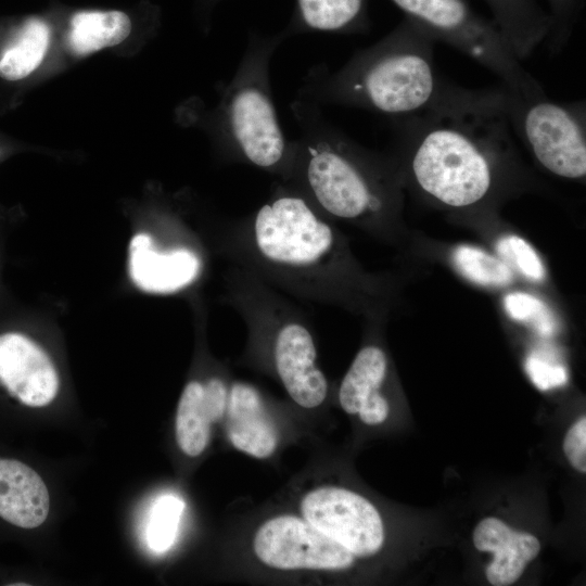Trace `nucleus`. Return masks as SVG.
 <instances>
[{
	"label": "nucleus",
	"instance_id": "17",
	"mask_svg": "<svg viewBox=\"0 0 586 586\" xmlns=\"http://www.w3.org/2000/svg\"><path fill=\"white\" fill-rule=\"evenodd\" d=\"M51 35V27L46 20H26L1 51L0 77L17 81L31 75L49 51Z\"/></svg>",
	"mask_w": 586,
	"mask_h": 586
},
{
	"label": "nucleus",
	"instance_id": "18",
	"mask_svg": "<svg viewBox=\"0 0 586 586\" xmlns=\"http://www.w3.org/2000/svg\"><path fill=\"white\" fill-rule=\"evenodd\" d=\"M204 383L193 380L183 388L176 413V440L179 448L196 457L206 448L211 421L203 406Z\"/></svg>",
	"mask_w": 586,
	"mask_h": 586
},
{
	"label": "nucleus",
	"instance_id": "21",
	"mask_svg": "<svg viewBox=\"0 0 586 586\" xmlns=\"http://www.w3.org/2000/svg\"><path fill=\"white\" fill-rule=\"evenodd\" d=\"M183 501L177 496L167 494L158 497L146 524V542L155 552H164L176 539Z\"/></svg>",
	"mask_w": 586,
	"mask_h": 586
},
{
	"label": "nucleus",
	"instance_id": "14",
	"mask_svg": "<svg viewBox=\"0 0 586 586\" xmlns=\"http://www.w3.org/2000/svg\"><path fill=\"white\" fill-rule=\"evenodd\" d=\"M473 543L477 550L494 553L493 562L486 568L487 581L494 586L517 582L540 550V543L534 535L518 532L494 517L485 518L476 525Z\"/></svg>",
	"mask_w": 586,
	"mask_h": 586
},
{
	"label": "nucleus",
	"instance_id": "12",
	"mask_svg": "<svg viewBox=\"0 0 586 586\" xmlns=\"http://www.w3.org/2000/svg\"><path fill=\"white\" fill-rule=\"evenodd\" d=\"M387 367V357L377 345L364 346L357 353L339 388V402L346 413L358 415L368 425L386 420L390 405L382 387Z\"/></svg>",
	"mask_w": 586,
	"mask_h": 586
},
{
	"label": "nucleus",
	"instance_id": "1",
	"mask_svg": "<svg viewBox=\"0 0 586 586\" xmlns=\"http://www.w3.org/2000/svg\"><path fill=\"white\" fill-rule=\"evenodd\" d=\"M217 245L292 300L369 314L383 304V283L357 265L332 220L280 180L259 207L224 224Z\"/></svg>",
	"mask_w": 586,
	"mask_h": 586
},
{
	"label": "nucleus",
	"instance_id": "7",
	"mask_svg": "<svg viewBox=\"0 0 586 586\" xmlns=\"http://www.w3.org/2000/svg\"><path fill=\"white\" fill-rule=\"evenodd\" d=\"M507 93L511 129L546 171L569 180L586 175L585 101L558 102L546 92L532 97Z\"/></svg>",
	"mask_w": 586,
	"mask_h": 586
},
{
	"label": "nucleus",
	"instance_id": "3",
	"mask_svg": "<svg viewBox=\"0 0 586 586\" xmlns=\"http://www.w3.org/2000/svg\"><path fill=\"white\" fill-rule=\"evenodd\" d=\"M290 110L298 136L280 181L297 190L332 221L375 231L390 228L399 208L403 184L392 156L355 142L310 101L294 98Z\"/></svg>",
	"mask_w": 586,
	"mask_h": 586
},
{
	"label": "nucleus",
	"instance_id": "19",
	"mask_svg": "<svg viewBox=\"0 0 586 586\" xmlns=\"http://www.w3.org/2000/svg\"><path fill=\"white\" fill-rule=\"evenodd\" d=\"M364 0H297L301 26L307 30H351L362 12Z\"/></svg>",
	"mask_w": 586,
	"mask_h": 586
},
{
	"label": "nucleus",
	"instance_id": "22",
	"mask_svg": "<svg viewBox=\"0 0 586 586\" xmlns=\"http://www.w3.org/2000/svg\"><path fill=\"white\" fill-rule=\"evenodd\" d=\"M504 306L512 319L532 323L543 335H550L555 331L553 315L539 298L532 294L510 293L505 296Z\"/></svg>",
	"mask_w": 586,
	"mask_h": 586
},
{
	"label": "nucleus",
	"instance_id": "11",
	"mask_svg": "<svg viewBox=\"0 0 586 586\" xmlns=\"http://www.w3.org/2000/svg\"><path fill=\"white\" fill-rule=\"evenodd\" d=\"M0 383L30 407L50 404L59 392L58 371L48 354L20 332L0 334Z\"/></svg>",
	"mask_w": 586,
	"mask_h": 586
},
{
	"label": "nucleus",
	"instance_id": "23",
	"mask_svg": "<svg viewBox=\"0 0 586 586\" xmlns=\"http://www.w3.org/2000/svg\"><path fill=\"white\" fill-rule=\"evenodd\" d=\"M497 252L502 258L512 263L526 278L542 281L546 277L544 264L524 239L518 235H507L497 243Z\"/></svg>",
	"mask_w": 586,
	"mask_h": 586
},
{
	"label": "nucleus",
	"instance_id": "8",
	"mask_svg": "<svg viewBox=\"0 0 586 586\" xmlns=\"http://www.w3.org/2000/svg\"><path fill=\"white\" fill-rule=\"evenodd\" d=\"M256 558L277 570H344L355 556L304 518L291 514L264 522L253 538Z\"/></svg>",
	"mask_w": 586,
	"mask_h": 586
},
{
	"label": "nucleus",
	"instance_id": "9",
	"mask_svg": "<svg viewBox=\"0 0 586 586\" xmlns=\"http://www.w3.org/2000/svg\"><path fill=\"white\" fill-rule=\"evenodd\" d=\"M302 517L340 543L355 557L375 555L384 543V526L377 508L347 488L322 486L301 500Z\"/></svg>",
	"mask_w": 586,
	"mask_h": 586
},
{
	"label": "nucleus",
	"instance_id": "25",
	"mask_svg": "<svg viewBox=\"0 0 586 586\" xmlns=\"http://www.w3.org/2000/svg\"><path fill=\"white\" fill-rule=\"evenodd\" d=\"M229 387L226 381L217 375L204 382L203 406L211 423L219 421L227 408Z\"/></svg>",
	"mask_w": 586,
	"mask_h": 586
},
{
	"label": "nucleus",
	"instance_id": "15",
	"mask_svg": "<svg viewBox=\"0 0 586 586\" xmlns=\"http://www.w3.org/2000/svg\"><path fill=\"white\" fill-rule=\"evenodd\" d=\"M49 512V493L42 479L15 459H0V517L23 528L41 525Z\"/></svg>",
	"mask_w": 586,
	"mask_h": 586
},
{
	"label": "nucleus",
	"instance_id": "24",
	"mask_svg": "<svg viewBox=\"0 0 586 586\" xmlns=\"http://www.w3.org/2000/svg\"><path fill=\"white\" fill-rule=\"evenodd\" d=\"M563 451L575 470L581 473L586 472V418L584 416L566 432Z\"/></svg>",
	"mask_w": 586,
	"mask_h": 586
},
{
	"label": "nucleus",
	"instance_id": "10",
	"mask_svg": "<svg viewBox=\"0 0 586 586\" xmlns=\"http://www.w3.org/2000/svg\"><path fill=\"white\" fill-rule=\"evenodd\" d=\"M128 270L142 291L173 294L199 280L203 259L196 249L183 244L160 247L150 233L139 232L129 243Z\"/></svg>",
	"mask_w": 586,
	"mask_h": 586
},
{
	"label": "nucleus",
	"instance_id": "4",
	"mask_svg": "<svg viewBox=\"0 0 586 586\" xmlns=\"http://www.w3.org/2000/svg\"><path fill=\"white\" fill-rule=\"evenodd\" d=\"M435 39L417 23L358 50L332 72L316 65L305 76L295 98L319 106L341 105L408 117L433 105L449 82L437 72Z\"/></svg>",
	"mask_w": 586,
	"mask_h": 586
},
{
	"label": "nucleus",
	"instance_id": "6",
	"mask_svg": "<svg viewBox=\"0 0 586 586\" xmlns=\"http://www.w3.org/2000/svg\"><path fill=\"white\" fill-rule=\"evenodd\" d=\"M435 40L453 46L496 75L508 91L524 97L544 93L521 65L500 30L477 20L463 0H393Z\"/></svg>",
	"mask_w": 586,
	"mask_h": 586
},
{
	"label": "nucleus",
	"instance_id": "20",
	"mask_svg": "<svg viewBox=\"0 0 586 586\" xmlns=\"http://www.w3.org/2000/svg\"><path fill=\"white\" fill-rule=\"evenodd\" d=\"M453 262L463 277L480 285L502 288L513 281V272L504 259L479 247L457 246L453 252Z\"/></svg>",
	"mask_w": 586,
	"mask_h": 586
},
{
	"label": "nucleus",
	"instance_id": "16",
	"mask_svg": "<svg viewBox=\"0 0 586 586\" xmlns=\"http://www.w3.org/2000/svg\"><path fill=\"white\" fill-rule=\"evenodd\" d=\"M132 20L120 10H82L68 22L66 39L69 50L86 56L125 41L132 31Z\"/></svg>",
	"mask_w": 586,
	"mask_h": 586
},
{
	"label": "nucleus",
	"instance_id": "13",
	"mask_svg": "<svg viewBox=\"0 0 586 586\" xmlns=\"http://www.w3.org/2000/svg\"><path fill=\"white\" fill-rule=\"evenodd\" d=\"M225 415L227 435L234 448L258 459H266L275 453L278 433L257 388L244 382H233L229 387Z\"/></svg>",
	"mask_w": 586,
	"mask_h": 586
},
{
	"label": "nucleus",
	"instance_id": "26",
	"mask_svg": "<svg viewBox=\"0 0 586 586\" xmlns=\"http://www.w3.org/2000/svg\"><path fill=\"white\" fill-rule=\"evenodd\" d=\"M525 367L533 383L542 391L562 385L566 381L562 366L550 365L537 357H528Z\"/></svg>",
	"mask_w": 586,
	"mask_h": 586
},
{
	"label": "nucleus",
	"instance_id": "5",
	"mask_svg": "<svg viewBox=\"0 0 586 586\" xmlns=\"http://www.w3.org/2000/svg\"><path fill=\"white\" fill-rule=\"evenodd\" d=\"M285 37H252L230 81L220 90L218 104L208 113V129L221 155L231 164L284 178L293 140L279 123L272 98L270 67Z\"/></svg>",
	"mask_w": 586,
	"mask_h": 586
},
{
	"label": "nucleus",
	"instance_id": "2",
	"mask_svg": "<svg viewBox=\"0 0 586 586\" xmlns=\"http://www.w3.org/2000/svg\"><path fill=\"white\" fill-rule=\"evenodd\" d=\"M400 180L450 208L473 207L496 191L514 165L515 145L504 87L448 84L425 111L391 119Z\"/></svg>",
	"mask_w": 586,
	"mask_h": 586
}]
</instances>
